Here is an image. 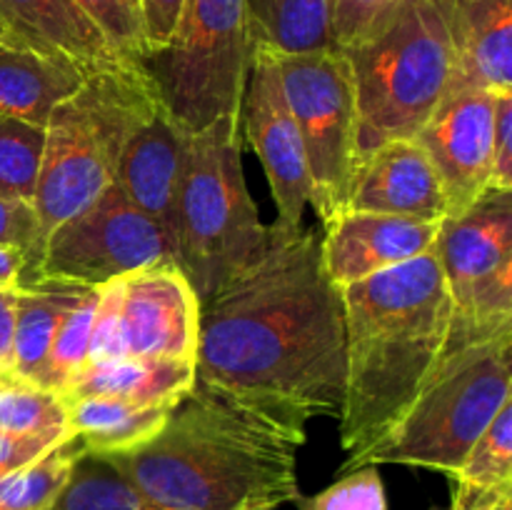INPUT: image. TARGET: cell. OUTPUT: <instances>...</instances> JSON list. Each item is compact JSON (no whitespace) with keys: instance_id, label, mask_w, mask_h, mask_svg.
I'll use <instances>...</instances> for the list:
<instances>
[{"instance_id":"6da1fadb","label":"cell","mask_w":512,"mask_h":510,"mask_svg":"<svg viewBox=\"0 0 512 510\" xmlns=\"http://www.w3.org/2000/svg\"><path fill=\"white\" fill-rule=\"evenodd\" d=\"M248 270L200 305L195 383L308 440L340 418L345 318L313 228L280 230Z\"/></svg>"},{"instance_id":"7a4b0ae2","label":"cell","mask_w":512,"mask_h":510,"mask_svg":"<svg viewBox=\"0 0 512 510\" xmlns=\"http://www.w3.org/2000/svg\"><path fill=\"white\" fill-rule=\"evenodd\" d=\"M345 318V393L340 445L353 468L403 418L443 360L455 308L435 248L340 288Z\"/></svg>"},{"instance_id":"3957f363","label":"cell","mask_w":512,"mask_h":510,"mask_svg":"<svg viewBox=\"0 0 512 510\" xmlns=\"http://www.w3.org/2000/svg\"><path fill=\"white\" fill-rule=\"evenodd\" d=\"M303 443L195 383L148 443L103 460L165 508L278 510L300 495Z\"/></svg>"},{"instance_id":"277c9868","label":"cell","mask_w":512,"mask_h":510,"mask_svg":"<svg viewBox=\"0 0 512 510\" xmlns=\"http://www.w3.org/2000/svg\"><path fill=\"white\" fill-rule=\"evenodd\" d=\"M158 103L143 60H123L90 70L83 85L50 113L30 200L40 245L113 185L125 140Z\"/></svg>"},{"instance_id":"5b68a950","label":"cell","mask_w":512,"mask_h":510,"mask_svg":"<svg viewBox=\"0 0 512 510\" xmlns=\"http://www.w3.org/2000/svg\"><path fill=\"white\" fill-rule=\"evenodd\" d=\"M510 400L512 328L478 335L453 320L448 350L425 388L388 435L360 455L353 468L408 465L438 470L450 478L478 435Z\"/></svg>"},{"instance_id":"8992f818","label":"cell","mask_w":512,"mask_h":510,"mask_svg":"<svg viewBox=\"0 0 512 510\" xmlns=\"http://www.w3.org/2000/svg\"><path fill=\"white\" fill-rule=\"evenodd\" d=\"M358 110V158L415 138L453 88L450 0H408L343 50Z\"/></svg>"},{"instance_id":"52a82bcc","label":"cell","mask_w":512,"mask_h":510,"mask_svg":"<svg viewBox=\"0 0 512 510\" xmlns=\"http://www.w3.org/2000/svg\"><path fill=\"white\" fill-rule=\"evenodd\" d=\"M273 230L258 215L245 183L240 115L188 135L178 195L175 265L200 305L268 250Z\"/></svg>"},{"instance_id":"ba28073f","label":"cell","mask_w":512,"mask_h":510,"mask_svg":"<svg viewBox=\"0 0 512 510\" xmlns=\"http://www.w3.org/2000/svg\"><path fill=\"white\" fill-rule=\"evenodd\" d=\"M250 55L245 0H185L168 45L143 63L160 103L195 133L240 115Z\"/></svg>"},{"instance_id":"9c48e42d","label":"cell","mask_w":512,"mask_h":510,"mask_svg":"<svg viewBox=\"0 0 512 510\" xmlns=\"http://www.w3.org/2000/svg\"><path fill=\"white\" fill-rule=\"evenodd\" d=\"M275 55L285 100L300 130L310 173V205L323 228L348 210L358 165V110L343 50Z\"/></svg>"},{"instance_id":"30bf717a","label":"cell","mask_w":512,"mask_h":510,"mask_svg":"<svg viewBox=\"0 0 512 510\" xmlns=\"http://www.w3.org/2000/svg\"><path fill=\"white\" fill-rule=\"evenodd\" d=\"M175 253L173 235L110 185L43 240L18 288L35 283L100 288L135 270L175 263Z\"/></svg>"},{"instance_id":"8fae6325","label":"cell","mask_w":512,"mask_h":510,"mask_svg":"<svg viewBox=\"0 0 512 510\" xmlns=\"http://www.w3.org/2000/svg\"><path fill=\"white\" fill-rule=\"evenodd\" d=\"M435 258L460 328L478 335L512 328V190H488L445 218Z\"/></svg>"},{"instance_id":"7c38bea8","label":"cell","mask_w":512,"mask_h":510,"mask_svg":"<svg viewBox=\"0 0 512 510\" xmlns=\"http://www.w3.org/2000/svg\"><path fill=\"white\" fill-rule=\"evenodd\" d=\"M240 133L253 145L275 200V228L300 230L310 205V173L303 138L285 100L280 70L270 50L253 48L243 103Z\"/></svg>"},{"instance_id":"4fadbf2b","label":"cell","mask_w":512,"mask_h":510,"mask_svg":"<svg viewBox=\"0 0 512 510\" xmlns=\"http://www.w3.org/2000/svg\"><path fill=\"white\" fill-rule=\"evenodd\" d=\"M498 95L488 90H450L415 135L443 185L448 218L468 210L490 190Z\"/></svg>"},{"instance_id":"5bb4252c","label":"cell","mask_w":512,"mask_h":510,"mask_svg":"<svg viewBox=\"0 0 512 510\" xmlns=\"http://www.w3.org/2000/svg\"><path fill=\"white\" fill-rule=\"evenodd\" d=\"M120 288L125 353L195 363L200 300L183 270L175 263L135 270Z\"/></svg>"},{"instance_id":"9a60e30c","label":"cell","mask_w":512,"mask_h":510,"mask_svg":"<svg viewBox=\"0 0 512 510\" xmlns=\"http://www.w3.org/2000/svg\"><path fill=\"white\" fill-rule=\"evenodd\" d=\"M438 230L440 223L428 220L345 210L323 228L320 258L333 285L343 288L430 253Z\"/></svg>"},{"instance_id":"2e32d148","label":"cell","mask_w":512,"mask_h":510,"mask_svg":"<svg viewBox=\"0 0 512 510\" xmlns=\"http://www.w3.org/2000/svg\"><path fill=\"white\" fill-rule=\"evenodd\" d=\"M348 210L428 223H443L448 218V203L435 165L415 138L388 140L358 158L350 180Z\"/></svg>"},{"instance_id":"e0dca14e","label":"cell","mask_w":512,"mask_h":510,"mask_svg":"<svg viewBox=\"0 0 512 510\" xmlns=\"http://www.w3.org/2000/svg\"><path fill=\"white\" fill-rule=\"evenodd\" d=\"M188 135L170 110L158 103L125 140L113 180L125 200L163 225L173 240L178 228V195Z\"/></svg>"},{"instance_id":"ac0fdd59","label":"cell","mask_w":512,"mask_h":510,"mask_svg":"<svg viewBox=\"0 0 512 510\" xmlns=\"http://www.w3.org/2000/svg\"><path fill=\"white\" fill-rule=\"evenodd\" d=\"M453 88L512 93V0H450Z\"/></svg>"},{"instance_id":"d6986e66","label":"cell","mask_w":512,"mask_h":510,"mask_svg":"<svg viewBox=\"0 0 512 510\" xmlns=\"http://www.w3.org/2000/svg\"><path fill=\"white\" fill-rule=\"evenodd\" d=\"M0 23L13 45L60 55L85 70L123 63L98 25L73 0H0Z\"/></svg>"},{"instance_id":"ffe728a7","label":"cell","mask_w":512,"mask_h":510,"mask_svg":"<svg viewBox=\"0 0 512 510\" xmlns=\"http://www.w3.org/2000/svg\"><path fill=\"white\" fill-rule=\"evenodd\" d=\"M88 73L60 55L20 45L0 48V113L45 128L50 113L83 85Z\"/></svg>"},{"instance_id":"44dd1931","label":"cell","mask_w":512,"mask_h":510,"mask_svg":"<svg viewBox=\"0 0 512 510\" xmlns=\"http://www.w3.org/2000/svg\"><path fill=\"white\" fill-rule=\"evenodd\" d=\"M195 363L168 358L123 355L108 363L85 365L70 383V395H108L140 405H175L193 390Z\"/></svg>"},{"instance_id":"7402d4cb","label":"cell","mask_w":512,"mask_h":510,"mask_svg":"<svg viewBox=\"0 0 512 510\" xmlns=\"http://www.w3.org/2000/svg\"><path fill=\"white\" fill-rule=\"evenodd\" d=\"M68 428L90 455L128 453L148 443L165 425L170 405H140L108 395H70Z\"/></svg>"},{"instance_id":"603a6c76","label":"cell","mask_w":512,"mask_h":510,"mask_svg":"<svg viewBox=\"0 0 512 510\" xmlns=\"http://www.w3.org/2000/svg\"><path fill=\"white\" fill-rule=\"evenodd\" d=\"M88 288L70 283H35L18 288L13 323V373L38 385L48 350L65 315Z\"/></svg>"},{"instance_id":"cb8c5ba5","label":"cell","mask_w":512,"mask_h":510,"mask_svg":"<svg viewBox=\"0 0 512 510\" xmlns=\"http://www.w3.org/2000/svg\"><path fill=\"white\" fill-rule=\"evenodd\" d=\"M253 48L278 55L330 50V0H245Z\"/></svg>"},{"instance_id":"d4e9b609","label":"cell","mask_w":512,"mask_h":510,"mask_svg":"<svg viewBox=\"0 0 512 510\" xmlns=\"http://www.w3.org/2000/svg\"><path fill=\"white\" fill-rule=\"evenodd\" d=\"M450 508H463L480 495L512 483V400L498 410L488 428L478 435L463 465L450 475Z\"/></svg>"},{"instance_id":"484cf974","label":"cell","mask_w":512,"mask_h":510,"mask_svg":"<svg viewBox=\"0 0 512 510\" xmlns=\"http://www.w3.org/2000/svg\"><path fill=\"white\" fill-rule=\"evenodd\" d=\"M48 510H173L155 503L98 455L85 453Z\"/></svg>"},{"instance_id":"4316f807","label":"cell","mask_w":512,"mask_h":510,"mask_svg":"<svg viewBox=\"0 0 512 510\" xmlns=\"http://www.w3.org/2000/svg\"><path fill=\"white\" fill-rule=\"evenodd\" d=\"M85 455L75 435L25 468L0 475V510H48Z\"/></svg>"},{"instance_id":"83f0119b","label":"cell","mask_w":512,"mask_h":510,"mask_svg":"<svg viewBox=\"0 0 512 510\" xmlns=\"http://www.w3.org/2000/svg\"><path fill=\"white\" fill-rule=\"evenodd\" d=\"M0 430L13 435H70L63 395L13 370H0Z\"/></svg>"},{"instance_id":"f1b7e54d","label":"cell","mask_w":512,"mask_h":510,"mask_svg":"<svg viewBox=\"0 0 512 510\" xmlns=\"http://www.w3.org/2000/svg\"><path fill=\"white\" fill-rule=\"evenodd\" d=\"M100 288H88L75 308L65 315L60 323L58 333H55L53 345L48 350L43 370H40L38 385L53 393L65 395L80 370L88 363V348H90V330H93L95 308H98Z\"/></svg>"},{"instance_id":"f546056e","label":"cell","mask_w":512,"mask_h":510,"mask_svg":"<svg viewBox=\"0 0 512 510\" xmlns=\"http://www.w3.org/2000/svg\"><path fill=\"white\" fill-rule=\"evenodd\" d=\"M45 130L0 113V195L30 203L38 183Z\"/></svg>"},{"instance_id":"4dcf8cb0","label":"cell","mask_w":512,"mask_h":510,"mask_svg":"<svg viewBox=\"0 0 512 510\" xmlns=\"http://www.w3.org/2000/svg\"><path fill=\"white\" fill-rule=\"evenodd\" d=\"M293 505L298 510H388V495L378 465H360L320 493H300Z\"/></svg>"},{"instance_id":"1f68e13d","label":"cell","mask_w":512,"mask_h":510,"mask_svg":"<svg viewBox=\"0 0 512 510\" xmlns=\"http://www.w3.org/2000/svg\"><path fill=\"white\" fill-rule=\"evenodd\" d=\"M108 38L123 60H145V35L138 0H73Z\"/></svg>"},{"instance_id":"d6a6232c","label":"cell","mask_w":512,"mask_h":510,"mask_svg":"<svg viewBox=\"0 0 512 510\" xmlns=\"http://www.w3.org/2000/svg\"><path fill=\"white\" fill-rule=\"evenodd\" d=\"M408 0H330V35L338 50L350 48L373 33Z\"/></svg>"},{"instance_id":"836d02e7","label":"cell","mask_w":512,"mask_h":510,"mask_svg":"<svg viewBox=\"0 0 512 510\" xmlns=\"http://www.w3.org/2000/svg\"><path fill=\"white\" fill-rule=\"evenodd\" d=\"M120 303H123V288H120V278L113 280V283L100 285L98 308H95L93 330H90L88 363L85 365L108 363V360L128 355L125 353V343H123Z\"/></svg>"},{"instance_id":"e575fe53","label":"cell","mask_w":512,"mask_h":510,"mask_svg":"<svg viewBox=\"0 0 512 510\" xmlns=\"http://www.w3.org/2000/svg\"><path fill=\"white\" fill-rule=\"evenodd\" d=\"M0 245L23 250L28 255L25 270L33 265L40 250V228L38 218L33 213V205L0 195Z\"/></svg>"},{"instance_id":"d590c367","label":"cell","mask_w":512,"mask_h":510,"mask_svg":"<svg viewBox=\"0 0 512 510\" xmlns=\"http://www.w3.org/2000/svg\"><path fill=\"white\" fill-rule=\"evenodd\" d=\"M490 190H512V93L498 95Z\"/></svg>"},{"instance_id":"8d00e7d4","label":"cell","mask_w":512,"mask_h":510,"mask_svg":"<svg viewBox=\"0 0 512 510\" xmlns=\"http://www.w3.org/2000/svg\"><path fill=\"white\" fill-rule=\"evenodd\" d=\"M70 435H13L0 430V475L35 463Z\"/></svg>"},{"instance_id":"74e56055","label":"cell","mask_w":512,"mask_h":510,"mask_svg":"<svg viewBox=\"0 0 512 510\" xmlns=\"http://www.w3.org/2000/svg\"><path fill=\"white\" fill-rule=\"evenodd\" d=\"M185 0H140V20L145 35V58L165 48L173 35Z\"/></svg>"},{"instance_id":"f35d334b","label":"cell","mask_w":512,"mask_h":510,"mask_svg":"<svg viewBox=\"0 0 512 510\" xmlns=\"http://www.w3.org/2000/svg\"><path fill=\"white\" fill-rule=\"evenodd\" d=\"M18 288H0V370L13 368V323Z\"/></svg>"},{"instance_id":"ab89813d","label":"cell","mask_w":512,"mask_h":510,"mask_svg":"<svg viewBox=\"0 0 512 510\" xmlns=\"http://www.w3.org/2000/svg\"><path fill=\"white\" fill-rule=\"evenodd\" d=\"M28 255L20 248L0 245V288H18Z\"/></svg>"},{"instance_id":"60d3db41","label":"cell","mask_w":512,"mask_h":510,"mask_svg":"<svg viewBox=\"0 0 512 510\" xmlns=\"http://www.w3.org/2000/svg\"><path fill=\"white\" fill-rule=\"evenodd\" d=\"M450 510H512V483L500 485V488L480 495V498L473 500L470 505H463V508H450Z\"/></svg>"},{"instance_id":"b9f144b4","label":"cell","mask_w":512,"mask_h":510,"mask_svg":"<svg viewBox=\"0 0 512 510\" xmlns=\"http://www.w3.org/2000/svg\"><path fill=\"white\" fill-rule=\"evenodd\" d=\"M8 45H13V40H10L8 30H5V25L0 23V48H8Z\"/></svg>"},{"instance_id":"7bdbcfd3","label":"cell","mask_w":512,"mask_h":510,"mask_svg":"<svg viewBox=\"0 0 512 510\" xmlns=\"http://www.w3.org/2000/svg\"><path fill=\"white\" fill-rule=\"evenodd\" d=\"M255 510H275V508H255Z\"/></svg>"},{"instance_id":"ee69618b","label":"cell","mask_w":512,"mask_h":510,"mask_svg":"<svg viewBox=\"0 0 512 510\" xmlns=\"http://www.w3.org/2000/svg\"><path fill=\"white\" fill-rule=\"evenodd\" d=\"M138 8H140V0H138Z\"/></svg>"}]
</instances>
